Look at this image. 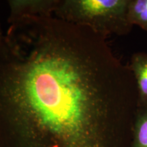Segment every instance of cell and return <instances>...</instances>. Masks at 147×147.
<instances>
[{
	"mask_svg": "<svg viewBox=\"0 0 147 147\" xmlns=\"http://www.w3.org/2000/svg\"><path fill=\"white\" fill-rule=\"evenodd\" d=\"M106 38L53 16L0 40V147H130L138 91Z\"/></svg>",
	"mask_w": 147,
	"mask_h": 147,
	"instance_id": "obj_1",
	"label": "cell"
},
{
	"mask_svg": "<svg viewBox=\"0 0 147 147\" xmlns=\"http://www.w3.org/2000/svg\"><path fill=\"white\" fill-rule=\"evenodd\" d=\"M129 3V0H59L55 14L62 21L89 27L107 39L131 32Z\"/></svg>",
	"mask_w": 147,
	"mask_h": 147,
	"instance_id": "obj_2",
	"label": "cell"
},
{
	"mask_svg": "<svg viewBox=\"0 0 147 147\" xmlns=\"http://www.w3.org/2000/svg\"><path fill=\"white\" fill-rule=\"evenodd\" d=\"M7 3L10 8L8 23L11 25L29 16H53L59 0H9Z\"/></svg>",
	"mask_w": 147,
	"mask_h": 147,
	"instance_id": "obj_3",
	"label": "cell"
},
{
	"mask_svg": "<svg viewBox=\"0 0 147 147\" xmlns=\"http://www.w3.org/2000/svg\"><path fill=\"white\" fill-rule=\"evenodd\" d=\"M129 66L136 84L138 105H147V53H134Z\"/></svg>",
	"mask_w": 147,
	"mask_h": 147,
	"instance_id": "obj_4",
	"label": "cell"
},
{
	"mask_svg": "<svg viewBox=\"0 0 147 147\" xmlns=\"http://www.w3.org/2000/svg\"><path fill=\"white\" fill-rule=\"evenodd\" d=\"M130 147H147V105H138Z\"/></svg>",
	"mask_w": 147,
	"mask_h": 147,
	"instance_id": "obj_5",
	"label": "cell"
},
{
	"mask_svg": "<svg viewBox=\"0 0 147 147\" xmlns=\"http://www.w3.org/2000/svg\"><path fill=\"white\" fill-rule=\"evenodd\" d=\"M127 17L129 23L147 32V0H129Z\"/></svg>",
	"mask_w": 147,
	"mask_h": 147,
	"instance_id": "obj_6",
	"label": "cell"
},
{
	"mask_svg": "<svg viewBox=\"0 0 147 147\" xmlns=\"http://www.w3.org/2000/svg\"><path fill=\"white\" fill-rule=\"evenodd\" d=\"M3 36H4V35L3 34L2 29H1V23H0V40L3 38Z\"/></svg>",
	"mask_w": 147,
	"mask_h": 147,
	"instance_id": "obj_7",
	"label": "cell"
}]
</instances>
